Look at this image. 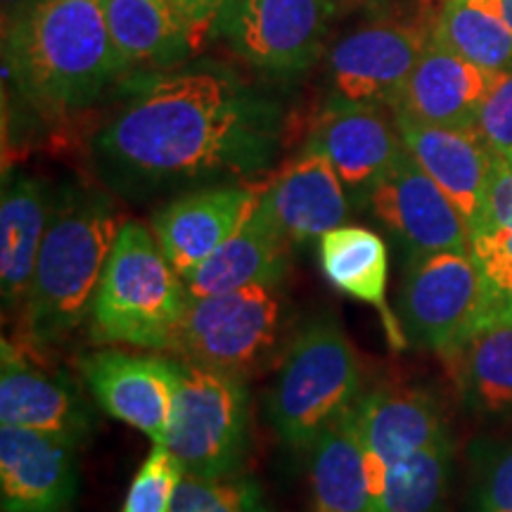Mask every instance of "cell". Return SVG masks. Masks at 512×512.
I'll use <instances>...</instances> for the list:
<instances>
[{
  "label": "cell",
  "mask_w": 512,
  "mask_h": 512,
  "mask_svg": "<svg viewBox=\"0 0 512 512\" xmlns=\"http://www.w3.org/2000/svg\"><path fill=\"white\" fill-rule=\"evenodd\" d=\"M278 147V110L226 74L188 69L152 79L93 138L102 181L126 197L249 176Z\"/></svg>",
  "instance_id": "1"
},
{
  "label": "cell",
  "mask_w": 512,
  "mask_h": 512,
  "mask_svg": "<svg viewBox=\"0 0 512 512\" xmlns=\"http://www.w3.org/2000/svg\"><path fill=\"white\" fill-rule=\"evenodd\" d=\"M3 36L5 74L46 117L83 110L124 74L102 0H36Z\"/></svg>",
  "instance_id": "2"
},
{
  "label": "cell",
  "mask_w": 512,
  "mask_h": 512,
  "mask_svg": "<svg viewBox=\"0 0 512 512\" xmlns=\"http://www.w3.org/2000/svg\"><path fill=\"white\" fill-rule=\"evenodd\" d=\"M119 226L105 192L72 185L55 197L22 304L24 342L38 349L60 344L88 318Z\"/></svg>",
  "instance_id": "3"
},
{
  "label": "cell",
  "mask_w": 512,
  "mask_h": 512,
  "mask_svg": "<svg viewBox=\"0 0 512 512\" xmlns=\"http://www.w3.org/2000/svg\"><path fill=\"white\" fill-rule=\"evenodd\" d=\"M190 299L155 233L140 221H126L102 268L88 330L98 344L171 351Z\"/></svg>",
  "instance_id": "4"
},
{
  "label": "cell",
  "mask_w": 512,
  "mask_h": 512,
  "mask_svg": "<svg viewBox=\"0 0 512 512\" xmlns=\"http://www.w3.org/2000/svg\"><path fill=\"white\" fill-rule=\"evenodd\" d=\"M361 361L337 320L316 318L294 337L268 394V420L280 441L311 448L361 394Z\"/></svg>",
  "instance_id": "5"
},
{
  "label": "cell",
  "mask_w": 512,
  "mask_h": 512,
  "mask_svg": "<svg viewBox=\"0 0 512 512\" xmlns=\"http://www.w3.org/2000/svg\"><path fill=\"white\" fill-rule=\"evenodd\" d=\"M247 430L245 377L178 358L174 406L164 446L174 453L185 475H235L247 451Z\"/></svg>",
  "instance_id": "6"
},
{
  "label": "cell",
  "mask_w": 512,
  "mask_h": 512,
  "mask_svg": "<svg viewBox=\"0 0 512 512\" xmlns=\"http://www.w3.org/2000/svg\"><path fill=\"white\" fill-rule=\"evenodd\" d=\"M283 302L271 285L192 297L178 328L174 354L230 375H254L275 356Z\"/></svg>",
  "instance_id": "7"
},
{
  "label": "cell",
  "mask_w": 512,
  "mask_h": 512,
  "mask_svg": "<svg viewBox=\"0 0 512 512\" xmlns=\"http://www.w3.org/2000/svg\"><path fill=\"white\" fill-rule=\"evenodd\" d=\"M494 299V287L472 254L411 256L403 273L396 316L408 347L444 356L482 323Z\"/></svg>",
  "instance_id": "8"
},
{
  "label": "cell",
  "mask_w": 512,
  "mask_h": 512,
  "mask_svg": "<svg viewBox=\"0 0 512 512\" xmlns=\"http://www.w3.org/2000/svg\"><path fill=\"white\" fill-rule=\"evenodd\" d=\"M425 17L375 19L332 46L328 81L332 100L392 107L413 67L432 43Z\"/></svg>",
  "instance_id": "9"
},
{
  "label": "cell",
  "mask_w": 512,
  "mask_h": 512,
  "mask_svg": "<svg viewBox=\"0 0 512 512\" xmlns=\"http://www.w3.org/2000/svg\"><path fill=\"white\" fill-rule=\"evenodd\" d=\"M335 0H230L214 31L256 69L302 72L318 60Z\"/></svg>",
  "instance_id": "10"
},
{
  "label": "cell",
  "mask_w": 512,
  "mask_h": 512,
  "mask_svg": "<svg viewBox=\"0 0 512 512\" xmlns=\"http://www.w3.org/2000/svg\"><path fill=\"white\" fill-rule=\"evenodd\" d=\"M366 204L411 256L472 252L470 223L408 150L382 176Z\"/></svg>",
  "instance_id": "11"
},
{
  "label": "cell",
  "mask_w": 512,
  "mask_h": 512,
  "mask_svg": "<svg viewBox=\"0 0 512 512\" xmlns=\"http://www.w3.org/2000/svg\"><path fill=\"white\" fill-rule=\"evenodd\" d=\"M34 344L3 339L0 349V420L83 441L93 413L76 382L36 356Z\"/></svg>",
  "instance_id": "12"
},
{
  "label": "cell",
  "mask_w": 512,
  "mask_h": 512,
  "mask_svg": "<svg viewBox=\"0 0 512 512\" xmlns=\"http://www.w3.org/2000/svg\"><path fill=\"white\" fill-rule=\"evenodd\" d=\"M83 382L95 403L112 418L164 446L174 406L178 358L100 349L79 358Z\"/></svg>",
  "instance_id": "13"
},
{
  "label": "cell",
  "mask_w": 512,
  "mask_h": 512,
  "mask_svg": "<svg viewBox=\"0 0 512 512\" xmlns=\"http://www.w3.org/2000/svg\"><path fill=\"white\" fill-rule=\"evenodd\" d=\"M304 150L328 159L351 200L366 204L375 185L406 152V145L384 105L330 100L313 121Z\"/></svg>",
  "instance_id": "14"
},
{
  "label": "cell",
  "mask_w": 512,
  "mask_h": 512,
  "mask_svg": "<svg viewBox=\"0 0 512 512\" xmlns=\"http://www.w3.org/2000/svg\"><path fill=\"white\" fill-rule=\"evenodd\" d=\"M264 183H226L185 192L152 216V233L185 280L252 219Z\"/></svg>",
  "instance_id": "15"
},
{
  "label": "cell",
  "mask_w": 512,
  "mask_h": 512,
  "mask_svg": "<svg viewBox=\"0 0 512 512\" xmlns=\"http://www.w3.org/2000/svg\"><path fill=\"white\" fill-rule=\"evenodd\" d=\"M79 441L62 434L0 427L3 512H69L79 489Z\"/></svg>",
  "instance_id": "16"
},
{
  "label": "cell",
  "mask_w": 512,
  "mask_h": 512,
  "mask_svg": "<svg viewBox=\"0 0 512 512\" xmlns=\"http://www.w3.org/2000/svg\"><path fill=\"white\" fill-rule=\"evenodd\" d=\"M259 214L266 216L290 245H302L344 226L349 195L328 159L302 150V155L264 183Z\"/></svg>",
  "instance_id": "17"
},
{
  "label": "cell",
  "mask_w": 512,
  "mask_h": 512,
  "mask_svg": "<svg viewBox=\"0 0 512 512\" xmlns=\"http://www.w3.org/2000/svg\"><path fill=\"white\" fill-rule=\"evenodd\" d=\"M347 415L366 458L384 470L448 434L437 396L420 387L361 392Z\"/></svg>",
  "instance_id": "18"
},
{
  "label": "cell",
  "mask_w": 512,
  "mask_h": 512,
  "mask_svg": "<svg viewBox=\"0 0 512 512\" xmlns=\"http://www.w3.org/2000/svg\"><path fill=\"white\" fill-rule=\"evenodd\" d=\"M399 136L427 176L456 204L470 230L482 209L494 155L477 126H439L394 114Z\"/></svg>",
  "instance_id": "19"
},
{
  "label": "cell",
  "mask_w": 512,
  "mask_h": 512,
  "mask_svg": "<svg viewBox=\"0 0 512 512\" xmlns=\"http://www.w3.org/2000/svg\"><path fill=\"white\" fill-rule=\"evenodd\" d=\"M496 74L432 41L396 95L392 112L425 124L475 126Z\"/></svg>",
  "instance_id": "20"
},
{
  "label": "cell",
  "mask_w": 512,
  "mask_h": 512,
  "mask_svg": "<svg viewBox=\"0 0 512 512\" xmlns=\"http://www.w3.org/2000/svg\"><path fill=\"white\" fill-rule=\"evenodd\" d=\"M102 10L124 72L174 67L200 48L178 0H102Z\"/></svg>",
  "instance_id": "21"
},
{
  "label": "cell",
  "mask_w": 512,
  "mask_h": 512,
  "mask_svg": "<svg viewBox=\"0 0 512 512\" xmlns=\"http://www.w3.org/2000/svg\"><path fill=\"white\" fill-rule=\"evenodd\" d=\"M55 197L41 178L5 176L0 197V294L5 311H22Z\"/></svg>",
  "instance_id": "22"
},
{
  "label": "cell",
  "mask_w": 512,
  "mask_h": 512,
  "mask_svg": "<svg viewBox=\"0 0 512 512\" xmlns=\"http://www.w3.org/2000/svg\"><path fill=\"white\" fill-rule=\"evenodd\" d=\"M441 358L470 411H512V316L498 304V297L482 323Z\"/></svg>",
  "instance_id": "23"
},
{
  "label": "cell",
  "mask_w": 512,
  "mask_h": 512,
  "mask_svg": "<svg viewBox=\"0 0 512 512\" xmlns=\"http://www.w3.org/2000/svg\"><path fill=\"white\" fill-rule=\"evenodd\" d=\"M320 268L332 287L358 302L375 306L394 351L408 347L399 316L387 304L389 249L382 235L363 226H339L320 238Z\"/></svg>",
  "instance_id": "24"
},
{
  "label": "cell",
  "mask_w": 512,
  "mask_h": 512,
  "mask_svg": "<svg viewBox=\"0 0 512 512\" xmlns=\"http://www.w3.org/2000/svg\"><path fill=\"white\" fill-rule=\"evenodd\" d=\"M290 247L256 207L252 219L185 278L190 297H211L252 285L275 287L290 266Z\"/></svg>",
  "instance_id": "25"
},
{
  "label": "cell",
  "mask_w": 512,
  "mask_h": 512,
  "mask_svg": "<svg viewBox=\"0 0 512 512\" xmlns=\"http://www.w3.org/2000/svg\"><path fill=\"white\" fill-rule=\"evenodd\" d=\"M309 512H373L366 453L347 411L311 444Z\"/></svg>",
  "instance_id": "26"
},
{
  "label": "cell",
  "mask_w": 512,
  "mask_h": 512,
  "mask_svg": "<svg viewBox=\"0 0 512 512\" xmlns=\"http://www.w3.org/2000/svg\"><path fill=\"white\" fill-rule=\"evenodd\" d=\"M432 41L486 72H512V31L498 0H444Z\"/></svg>",
  "instance_id": "27"
},
{
  "label": "cell",
  "mask_w": 512,
  "mask_h": 512,
  "mask_svg": "<svg viewBox=\"0 0 512 512\" xmlns=\"http://www.w3.org/2000/svg\"><path fill=\"white\" fill-rule=\"evenodd\" d=\"M451 465L448 434L389 465L373 491V512H444Z\"/></svg>",
  "instance_id": "28"
},
{
  "label": "cell",
  "mask_w": 512,
  "mask_h": 512,
  "mask_svg": "<svg viewBox=\"0 0 512 512\" xmlns=\"http://www.w3.org/2000/svg\"><path fill=\"white\" fill-rule=\"evenodd\" d=\"M171 512H271L264 489L245 475H183Z\"/></svg>",
  "instance_id": "29"
},
{
  "label": "cell",
  "mask_w": 512,
  "mask_h": 512,
  "mask_svg": "<svg viewBox=\"0 0 512 512\" xmlns=\"http://www.w3.org/2000/svg\"><path fill=\"white\" fill-rule=\"evenodd\" d=\"M185 475L181 463L166 446H152L138 467L119 512H171L178 484Z\"/></svg>",
  "instance_id": "30"
},
{
  "label": "cell",
  "mask_w": 512,
  "mask_h": 512,
  "mask_svg": "<svg viewBox=\"0 0 512 512\" xmlns=\"http://www.w3.org/2000/svg\"><path fill=\"white\" fill-rule=\"evenodd\" d=\"M479 136L494 157H512V72H498L477 112Z\"/></svg>",
  "instance_id": "31"
},
{
  "label": "cell",
  "mask_w": 512,
  "mask_h": 512,
  "mask_svg": "<svg viewBox=\"0 0 512 512\" xmlns=\"http://www.w3.org/2000/svg\"><path fill=\"white\" fill-rule=\"evenodd\" d=\"M498 228H512V157H494L489 181L472 235L489 233Z\"/></svg>",
  "instance_id": "32"
},
{
  "label": "cell",
  "mask_w": 512,
  "mask_h": 512,
  "mask_svg": "<svg viewBox=\"0 0 512 512\" xmlns=\"http://www.w3.org/2000/svg\"><path fill=\"white\" fill-rule=\"evenodd\" d=\"M470 254L494 292L512 290V228L472 235Z\"/></svg>",
  "instance_id": "33"
},
{
  "label": "cell",
  "mask_w": 512,
  "mask_h": 512,
  "mask_svg": "<svg viewBox=\"0 0 512 512\" xmlns=\"http://www.w3.org/2000/svg\"><path fill=\"white\" fill-rule=\"evenodd\" d=\"M475 512H512V444L486 467Z\"/></svg>",
  "instance_id": "34"
},
{
  "label": "cell",
  "mask_w": 512,
  "mask_h": 512,
  "mask_svg": "<svg viewBox=\"0 0 512 512\" xmlns=\"http://www.w3.org/2000/svg\"><path fill=\"white\" fill-rule=\"evenodd\" d=\"M185 15L190 17L195 34L200 38V43L214 31L216 19H219L221 10L226 8L230 0H178Z\"/></svg>",
  "instance_id": "35"
},
{
  "label": "cell",
  "mask_w": 512,
  "mask_h": 512,
  "mask_svg": "<svg viewBox=\"0 0 512 512\" xmlns=\"http://www.w3.org/2000/svg\"><path fill=\"white\" fill-rule=\"evenodd\" d=\"M36 0H3V29L15 24Z\"/></svg>",
  "instance_id": "36"
},
{
  "label": "cell",
  "mask_w": 512,
  "mask_h": 512,
  "mask_svg": "<svg viewBox=\"0 0 512 512\" xmlns=\"http://www.w3.org/2000/svg\"><path fill=\"white\" fill-rule=\"evenodd\" d=\"M498 8H501V15L512 31V0H498Z\"/></svg>",
  "instance_id": "37"
},
{
  "label": "cell",
  "mask_w": 512,
  "mask_h": 512,
  "mask_svg": "<svg viewBox=\"0 0 512 512\" xmlns=\"http://www.w3.org/2000/svg\"><path fill=\"white\" fill-rule=\"evenodd\" d=\"M496 297H498V304H501L503 309L508 311L510 316H512V290H508V292H496Z\"/></svg>",
  "instance_id": "38"
},
{
  "label": "cell",
  "mask_w": 512,
  "mask_h": 512,
  "mask_svg": "<svg viewBox=\"0 0 512 512\" xmlns=\"http://www.w3.org/2000/svg\"><path fill=\"white\" fill-rule=\"evenodd\" d=\"M335 3H339V5H358V3H366V0H335Z\"/></svg>",
  "instance_id": "39"
}]
</instances>
